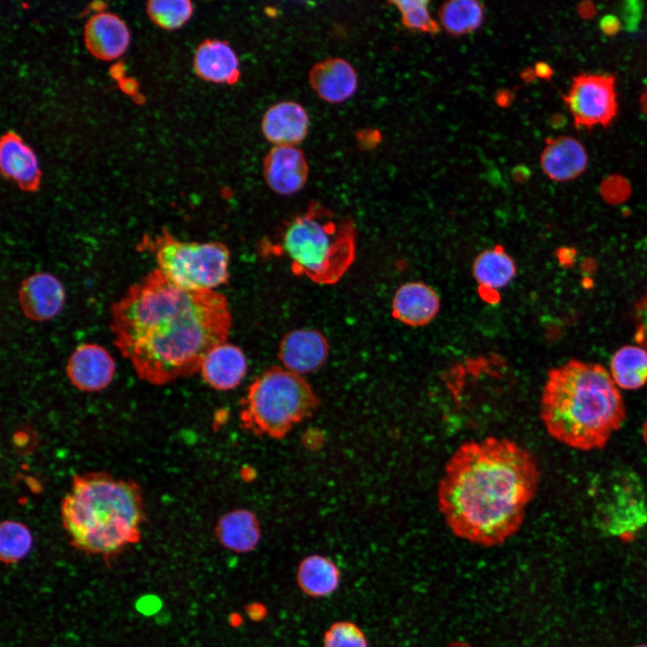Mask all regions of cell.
Instances as JSON below:
<instances>
[{"instance_id":"2","label":"cell","mask_w":647,"mask_h":647,"mask_svg":"<svg viewBox=\"0 0 647 647\" xmlns=\"http://www.w3.org/2000/svg\"><path fill=\"white\" fill-rule=\"evenodd\" d=\"M539 480L535 456L516 441H465L446 463L437 489L439 510L457 537L499 545L522 526Z\"/></svg>"},{"instance_id":"7","label":"cell","mask_w":647,"mask_h":647,"mask_svg":"<svg viewBox=\"0 0 647 647\" xmlns=\"http://www.w3.org/2000/svg\"><path fill=\"white\" fill-rule=\"evenodd\" d=\"M137 249L150 253L161 273L181 288L215 290L229 280L230 252L223 243L182 241L163 228L145 234Z\"/></svg>"},{"instance_id":"35","label":"cell","mask_w":647,"mask_h":647,"mask_svg":"<svg viewBox=\"0 0 647 647\" xmlns=\"http://www.w3.org/2000/svg\"><path fill=\"white\" fill-rule=\"evenodd\" d=\"M579 16L584 20H590L597 14V5L591 1H581L577 5Z\"/></svg>"},{"instance_id":"32","label":"cell","mask_w":647,"mask_h":647,"mask_svg":"<svg viewBox=\"0 0 647 647\" xmlns=\"http://www.w3.org/2000/svg\"><path fill=\"white\" fill-rule=\"evenodd\" d=\"M601 191L608 199L620 200L629 194L630 186L624 176L613 174L603 181Z\"/></svg>"},{"instance_id":"29","label":"cell","mask_w":647,"mask_h":647,"mask_svg":"<svg viewBox=\"0 0 647 647\" xmlns=\"http://www.w3.org/2000/svg\"><path fill=\"white\" fill-rule=\"evenodd\" d=\"M396 6L403 25L410 30L429 34H437L439 26L430 16L426 0H400L391 2Z\"/></svg>"},{"instance_id":"23","label":"cell","mask_w":647,"mask_h":647,"mask_svg":"<svg viewBox=\"0 0 647 647\" xmlns=\"http://www.w3.org/2000/svg\"><path fill=\"white\" fill-rule=\"evenodd\" d=\"M216 536L224 547L235 553H248L260 542V524L250 510H232L219 518Z\"/></svg>"},{"instance_id":"27","label":"cell","mask_w":647,"mask_h":647,"mask_svg":"<svg viewBox=\"0 0 647 647\" xmlns=\"http://www.w3.org/2000/svg\"><path fill=\"white\" fill-rule=\"evenodd\" d=\"M33 537L29 527L15 520L0 525V560L5 565L19 563L31 551Z\"/></svg>"},{"instance_id":"24","label":"cell","mask_w":647,"mask_h":647,"mask_svg":"<svg viewBox=\"0 0 647 647\" xmlns=\"http://www.w3.org/2000/svg\"><path fill=\"white\" fill-rule=\"evenodd\" d=\"M340 579L336 564L320 554L306 556L297 567V584L310 597L321 598L332 594L339 587Z\"/></svg>"},{"instance_id":"10","label":"cell","mask_w":647,"mask_h":647,"mask_svg":"<svg viewBox=\"0 0 647 647\" xmlns=\"http://www.w3.org/2000/svg\"><path fill=\"white\" fill-rule=\"evenodd\" d=\"M329 351V341L324 333L312 328H300L282 337L278 356L284 368L303 376L322 368Z\"/></svg>"},{"instance_id":"5","label":"cell","mask_w":647,"mask_h":647,"mask_svg":"<svg viewBox=\"0 0 647 647\" xmlns=\"http://www.w3.org/2000/svg\"><path fill=\"white\" fill-rule=\"evenodd\" d=\"M276 246L294 274L318 285H333L354 261L356 229L349 218L311 203L283 226Z\"/></svg>"},{"instance_id":"41","label":"cell","mask_w":647,"mask_h":647,"mask_svg":"<svg viewBox=\"0 0 647 647\" xmlns=\"http://www.w3.org/2000/svg\"><path fill=\"white\" fill-rule=\"evenodd\" d=\"M641 435H642V439H643L644 444L647 447V419L645 420V421L643 422V424L642 426Z\"/></svg>"},{"instance_id":"8","label":"cell","mask_w":647,"mask_h":647,"mask_svg":"<svg viewBox=\"0 0 647 647\" xmlns=\"http://www.w3.org/2000/svg\"><path fill=\"white\" fill-rule=\"evenodd\" d=\"M595 519L605 534L629 538L647 524V500L639 477L628 471L607 475L594 489Z\"/></svg>"},{"instance_id":"11","label":"cell","mask_w":647,"mask_h":647,"mask_svg":"<svg viewBox=\"0 0 647 647\" xmlns=\"http://www.w3.org/2000/svg\"><path fill=\"white\" fill-rule=\"evenodd\" d=\"M66 375L72 385L84 392H98L112 381L116 371L111 353L97 343L77 346L67 359Z\"/></svg>"},{"instance_id":"38","label":"cell","mask_w":647,"mask_h":647,"mask_svg":"<svg viewBox=\"0 0 647 647\" xmlns=\"http://www.w3.org/2000/svg\"><path fill=\"white\" fill-rule=\"evenodd\" d=\"M550 123L553 128L561 129L567 124V118L562 113H554L550 119Z\"/></svg>"},{"instance_id":"31","label":"cell","mask_w":647,"mask_h":647,"mask_svg":"<svg viewBox=\"0 0 647 647\" xmlns=\"http://www.w3.org/2000/svg\"><path fill=\"white\" fill-rule=\"evenodd\" d=\"M634 340L647 350V290L634 306Z\"/></svg>"},{"instance_id":"12","label":"cell","mask_w":647,"mask_h":647,"mask_svg":"<svg viewBox=\"0 0 647 647\" xmlns=\"http://www.w3.org/2000/svg\"><path fill=\"white\" fill-rule=\"evenodd\" d=\"M262 170L269 188L282 196L300 191L309 175L306 157L297 146H273L264 157Z\"/></svg>"},{"instance_id":"14","label":"cell","mask_w":647,"mask_h":647,"mask_svg":"<svg viewBox=\"0 0 647 647\" xmlns=\"http://www.w3.org/2000/svg\"><path fill=\"white\" fill-rule=\"evenodd\" d=\"M310 126L305 108L292 101L277 102L264 112L261 129L274 146H296L307 136Z\"/></svg>"},{"instance_id":"3","label":"cell","mask_w":647,"mask_h":647,"mask_svg":"<svg viewBox=\"0 0 647 647\" xmlns=\"http://www.w3.org/2000/svg\"><path fill=\"white\" fill-rule=\"evenodd\" d=\"M548 435L581 451L601 450L626 419L620 389L601 364L570 359L546 374L539 403Z\"/></svg>"},{"instance_id":"26","label":"cell","mask_w":647,"mask_h":647,"mask_svg":"<svg viewBox=\"0 0 647 647\" xmlns=\"http://www.w3.org/2000/svg\"><path fill=\"white\" fill-rule=\"evenodd\" d=\"M484 8L476 0H451L439 10L440 25L448 33L461 36L477 30L483 23Z\"/></svg>"},{"instance_id":"15","label":"cell","mask_w":647,"mask_h":647,"mask_svg":"<svg viewBox=\"0 0 647 647\" xmlns=\"http://www.w3.org/2000/svg\"><path fill=\"white\" fill-rule=\"evenodd\" d=\"M308 83L317 96L330 103H341L358 88V75L341 58H328L315 63L308 72Z\"/></svg>"},{"instance_id":"17","label":"cell","mask_w":647,"mask_h":647,"mask_svg":"<svg viewBox=\"0 0 647 647\" xmlns=\"http://www.w3.org/2000/svg\"><path fill=\"white\" fill-rule=\"evenodd\" d=\"M0 168L2 174L15 182L22 191L34 192L39 189L41 172L37 156L13 131L5 132L1 137Z\"/></svg>"},{"instance_id":"39","label":"cell","mask_w":647,"mask_h":647,"mask_svg":"<svg viewBox=\"0 0 647 647\" xmlns=\"http://www.w3.org/2000/svg\"><path fill=\"white\" fill-rule=\"evenodd\" d=\"M521 77L525 82L531 83L536 81L537 76L536 75L535 69L528 66L522 71Z\"/></svg>"},{"instance_id":"34","label":"cell","mask_w":647,"mask_h":647,"mask_svg":"<svg viewBox=\"0 0 647 647\" xmlns=\"http://www.w3.org/2000/svg\"><path fill=\"white\" fill-rule=\"evenodd\" d=\"M599 29L606 36H616L621 30L622 22L614 14H606L599 21Z\"/></svg>"},{"instance_id":"18","label":"cell","mask_w":647,"mask_h":647,"mask_svg":"<svg viewBox=\"0 0 647 647\" xmlns=\"http://www.w3.org/2000/svg\"><path fill=\"white\" fill-rule=\"evenodd\" d=\"M440 299L430 285L409 281L401 285L392 300V315L399 322L420 327L430 323L439 314Z\"/></svg>"},{"instance_id":"4","label":"cell","mask_w":647,"mask_h":647,"mask_svg":"<svg viewBox=\"0 0 647 647\" xmlns=\"http://www.w3.org/2000/svg\"><path fill=\"white\" fill-rule=\"evenodd\" d=\"M60 514L71 545L105 560L139 542L146 518L138 483L105 472L75 475Z\"/></svg>"},{"instance_id":"1","label":"cell","mask_w":647,"mask_h":647,"mask_svg":"<svg viewBox=\"0 0 647 647\" xmlns=\"http://www.w3.org/2000/svg\"><path fill=\"white\" fill-rule=\"evenodd\" d=\"M231 326L222 293L181 288L158 269L111 307L115 346L140 379L155 386L199 372L208 350L226 341Z\"/></svg>"},{"instance_id":"33","label":"cell","mask_w":647,"mask_h":647,"mask_svg":"<svg viewBox=\"0 0 647 647\" xmlns=\"http://www.w3.org/2000/svg\"><path fill=\"white\" fill-rule=\"evenodd\" d=\"M643 3L641 1H625L621 6V18L624 27L628 31H634L642 18Z\"/></svg>"},{"instance_id":"40","label":"cell","mask_w":647,"mask_h":647,"mask_svg":"<svg viewBox=\"0 0 647 647\" xmlns=\"http://www.w3.org/2000/svg\"><path fill=\"white\" fill-rule=\"evenodd\" d=\"M640 107L643 113L647 117V87L640 96Z\"/></svg>"},{"instance_id":"42","label":"cell","mask_w":647,"mask_h":647,"mask_svg":"<svg viewBox=\"0 0 647 647\" xmlns=\"http://www.w3.org/2000/svg\"><path fill=\"white\" fill-rule=\"evenodd\" d=\"M634 647H647V644H640V645H636Z\"/></svg>"},{"instance_id":"25","label":"cell","mask_w":647,"mask_h":647,"mask_svg":"<svg viewBox=\"0 0 647 647\" xmlns=\"http://www.w3.org/2000/svg\"><path fill=\"white\" fill-rule=\"evenodd\" d=\"M609 373L619 389L642 388L647 384V350L638 344L622 346L611 357Z\"/></svg>"},{"instance_id":"37","label":"cell","mask_w":647,"mask_h":647,"mask_svg":"<svg viewBox=\"0 0 647 647\" xmlns=\"http://www.w3.org/2000/svg\"><path fill=\"white\" fill-rule=\"evenodd\" d=\"M514 100V95L507 90L498 91L495 95V101L501 107H508Z\"/></svg>"},{"instance_id":"22","label":"cell","mask_w":647,"mask_h":647,"mask_svg":"<svg viewBox=\"0 0 647 647\" xmlns=\"http://www.w3.org/2000/svg\"><path fill=\"white\" fill-rule=\"evenodd\" d=\"M517 274L512 257L501 245L480 253L473 263V275L481 297L488 302L499 299V291L507 287Z\"/></svg>"},{"instance_id":"21","label":"cell","mask_w":647,"mask_h":647,"mask_svg":"<svg viewBox=\"0 0 647 647\" xmlns=\"http://www.w3.org/2000/svg\"><path fill=\"white\" fill-rule=\"evenodd\" d=\"M247 359L236 345L224 341L214 346L204 357L199 372L212 388L221 391L236 387L247 372Z\"/></svg>"},{"instance_id":"30","label":"cell","mask_w":647,"mask_h":647,"mask_svg":"<svg viewBox=\"0 0 647 647\" xmlns=\"http://www.w3.org/2000/svg\"><path fill=\"white\" fill-rule=\"evenodd\" d=\"M324 647H368V641L362 630L354 623L339 621L325 631Z\"/></svg>"},{"instance_id":"13","label":"cell","mask_w":647,"mask_h":647,"mask_svg":"<svg viewBox=\"0 0 647 647\" xmlns=\"http://www.w3.org/2000/svg\"><path fill=\"white\" fill-rule=\"evenodd\" d=\"M66 292L61 281L47 272H37L24 279L18 290V302L23 315L35 322L56 317L63 309Z\"/></svg>"},{"instance_id":"28","label":"cell","mask_w":647,"mask_h":647,"mask_svg":"<svg viewBox=\"0 0 647 647\" xmlns=\"http://www.w3.org/2000/svg\"><path fill=\"white\" fill-rule=\"evenodd\" d=\"M150 20L165 30H176L185 24L193 13L189 0H152L146 3Z\"/></svg>"},{"instance_id":"6","label":"cell","mask_w":647,"mask_h":647,"mask_svg":"<svg viewBox=\"0 0 647 647\" xmlns=\"http://www.w3.org/2000/svg\"><path fill=\"white\" fill-rule=\"evenodd\" d=\"M241 404L246 430L281 439L315 412L319 400L303 376L273 367L253 380Z\"/></svg>"},{"instance_id":"9","label":"cell","mask_w":647,"mask_h":647,"mask_svg":"<svg viewBox=\"0 0 647 647\" xmlns=\"http://www.w3.org/2000/svg\"><path fill=\"white\" fill-rule=\"evenodd\" d=\"M616 76L582 73L572 77L568 93L563 94L576 129L608 127L617 115Z\"/></svg>"},{"instance_id":"20","label":"cell","mask_w":647,"mask_h":647,"mask_svg":"<svg viewBox=\"0 0 647 647\" xmlns=\"http://www.w3.org/2000/svg\"><path fill=\"white\" fill-rule=\"evenodd\" d=\"M196 75L204 81L235 84L241 72L236 53L230 44L222 40L207 39L196 48L193 56Z\"/></svg>"},{"instance_id":"36","label":"cell","mask_w":647,"mask_h":647,"mask_svg":"<svg viewBox=\"0 0 647 647\" xmlns=\"http://www.w3.org/2000/svg\"><path fill=\"white\" fill-rule=\"evenodd\" d=\"M534 69L536 76L544 80H550L554 75V69L552 66L543 61L537 62Z\"/></svg>"},{"instance_id":"16","label":"cell","mask_w":647,"mask_h":647,"mask_svg":"<svg viewBox=\"0 0 647 647\" xmlns=\"http://www.w3.org/2000/svg\"><path fill=\"white\" fill-rule=\"evenodd\" d=\"M84 40L88 51L101 60H113L123 55L130 35L125 22L117 14L100 12L85 22Z\"/></svg>"},{"instance_id":"19","label":"cell","mask_w":647,"mask_h":647,"mask_svg":"<svg viewBox=\"0 0 647 647\" xmlns=\"http://www.w3.org/2000/svg\"><path fill=\"white\" fill-rule=\"evenodd\" d=\"M540 155L545 174L554 182H569L582 174L588 167L586 148L572 136L547 138Z\"/></svg>"}]
</instances>
